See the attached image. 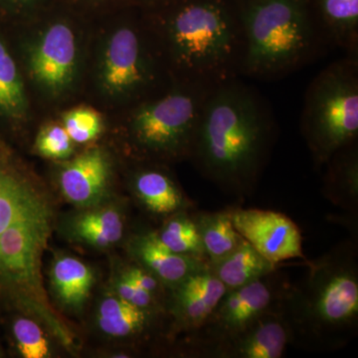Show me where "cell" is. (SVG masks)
I'll list each match as a JSON object with an SVG mask.
<instances>
[{
  "instance_id": "6da1fadb",
  "label": "cell",
  "mask_w": 358,
  "mask_h": 358,
  "mask_svg": "<svg viewBox=\"0 0 358 358\" xmlns=\"http://www.w3.org/2000/svg\"><path fill=\"white\" fill-rule=\"evenodd\" d=\"M275 138L267 101L237 78L207 94L189 159L224 193L246 199L258 185Z\"/></svg>"
},
{
  "instance_id": "7a4b0ae2",
  "label": "cell",
  "mask_w": 358,
  "mask_h": 358,
  "mask_svg": "<svg viewBox=\"0 0 358 358\" xmlns=\"http://www.w3.org/2000/svg\"><path fill=\"white\" fill-rule=\"evenodd\" d=\"M358 256L352 240L315 260L300 282L288 285L281 308L294 333V345L331 352L355 338L358 324Z\"/></svg>"
},
{
  "instance_id": "3957f363",
  "label": "cell",
  "mask_w": 358,
  "mask_h": 358,
  "mask_svg": "<svg viewBox=\"0 0 358 358\" xmlns=\"http://www.w3.org/2000/svg\"><path fill=\"white\" fill-rule=\"evenodd\" d=\"M178 83L212 89L241 78L244 33L238 0H178L164 21Z\"/></svg>"
},
{
  "instance_id": "277c9868",
  "label": "cell",
  "mask_w": 358,
  "mask_h": 358,
  "mask_svg": "<svg viewBox=\"0 0 358 358\" xmlns=\"http://www.w3.org/2000/svg\"><path fill=\"white\" fill-rule=\"evenodd\" d=\"M244 33L241 77L271 81L301 69L329 45L313 0H238Z\"/></svg>"
},
{
  "instance_id": "5b68a950",
  "label": "cell",
  "mask_w": 358,
  "mask_h": 358,
  "mask_svg": "<svg viewBox=\"0 0 358 358\" xmlns=\"http://www.w3.org/2000/svg\"><path fill=\"white\" fill-rule=\"evenodd\" d=\"M53 224L54 211L46 199L0 235V289L71 350L74 336L50 307L42 284V257Z\"/></svg>"
},
{
  "instance_id": "8992f818",
  "label": "cell",
  "mask_w": 358,
  "mask_h": 358,
  "mask_svg": "<svg viewBox=\"0 0 358 358\" xmlns=\"http://www.w3.org/2000/svg\"><path fill=\"white\" fill-rule=\"evenodd\" d=\"M301 133L317 169L357 141L358 57L346 56L313 78L303 100Z\"/></svg>"
},
{
  "instance_id": "52a82bcc",
  "label": "cell",
  "mask_w": 358,
  "mask_h": 358,
  "mask_svg": "<svg viewBox=\"0 0 358 358\" xmlns=\"http://www.w3.org/2000/svg\"><path fill=\"white\" fill-rule=\"evenodd\" d=\"M211 89L178 83L141 103L131 120V138L143 155L160 160L189 159L200 114Z\"/></svg>"
},
{
  "instance_id": "ba28073f",
  "label": "cell",
  "mask_w": 358,
  "mask_h": 358,
  "mask_svg": "<svg viewBox=\"0 0 358 358\" xmlns=\"http://www.w3.org/2000/svg\"><path fill=\"white\" fill-rule=\"evenodd\" d=\"M288 285L275 270L241 288L228 289L203 326L188 334V353L210 358L219 346L279 308Z\"/></svg>"
},
{
  "instance_id": "9c48e42d",
  "label": "cell",
  "mask_w": 358,
  "mask_h": 358,
  "mask_svg": "<svg viewBox=\"0 0 358 358\" xmlns=\"http://www.w3.org/2000/svg\"><path fill=\"white\" fill-rule=\"evenodd\" d=\"M226 210L245 241L271 263L278 266L291 259L308 262L300 228L282 212L241 207Z\"/></svg>"
},
{
  "instance_id": "30bf717a",
  "label": "cell",
  "mask_w": 358,
  "mask_h": 358,
  "mask_svg": "<svg viewBox=\"0 0 358 358\" xmlns=\"http://www.w3.org/2000/svg\"><path fill=\"white\" fill-rule=\"evenodd\" d=\"M155 65L145 51L140 33L129 26L110 37L103 60L102 80L115 95L141 94L155 81Z\"/></svg>"
},
{
  "instance_id": "8fae6325",
  "label": "cell",
  "mask_w": 358,
  "mask_h": 358,
  "mask_svg": "<svg viewBox=\"0 0 358 358\" xmlns=\"http://www.w3.org/2000/svg\"><path fill=\"white\" fill-rule=\"evenodd\" d=\"M227 291L210 265L169 289L167 315L174 333L188 336L203 326Z\"/></svg>"
},
{
  "instance_id": "7c38bea8",
  "label": "cell",
  "mask_w": 358,
  "mask_h": 358,
  "mask_svg": "<svg viewBox=\"0 0 358 358\" xmlns=\"http://www.w3.org/2000/svg\"><path fill=\"white\" fill-rule=\"evenodd\" d=\"M294 341L293 329L280 306L216 348L210 358H281Z\"/></svg>"
},
{
  "instance_id": "4fadbf2b",
  "label": "cell",
  "mask_w": 358,
  "mask_h": 358,
  "mask_svg": "<svg viewBox=\"0 0 358 358\" xmlns=\"http://www.w3.org/2000/svg\"><path fill=\"white\" fill-rule=\"evenodd\" d=\"M110 178L109 157L100 148H92L63 167L59 186L70 203L79 208H88L103 203Z\"/></svg>"
},
{
  "instance_id": "5bb4252c",
  "label": "cell",
  "mask_w": 358,
  "mask_h": 358,
  "mask_svg": "<svg viewBox=\"0 0 358 358\" xmlns=\"http://www.w3.org/2000/svg\"><path fill=\"white\" fill-rule=\"evenodd\" d=\"M76 40L65 23H56L45 31L30 57L33 76L46 88L63 89L70 83L76 67Z\"/></svg>"
},
{
  "instance_id": "9a60e30c",
  "label": "cell",
  "mask_w": 358,
  "mask_h": 358,
  "mask_svg": "<svg viewBox=\"0 0 358 358\" xmlns=\"http://www.w3.org/2000/svg\"><path fill=\"white\" fill-rule=\"evenodd\" d=\"M128 252L134 263L147 268L169 289L209 266L206 261L180 255L166 248L155 236V231L131 237L128 242Z\"/></svg>"
},
{
  "instance_id": "2e32d148",
  "label": "cell",
  "mask_w": 358,
  "mask_h": 358,
  "mask_svg": "<svg viewBox=\"0 0 358 358\" xmlns=\"http://www.w3.org/2000/svg\"><path fill=\"white\" fill-rule=\"evenodd\" d=\"M131 189L143 208L157 217L167 218L194 205L166 171L143 167L134 174Z\"/></svg>"
},
{
  "instance_id": "e0dca14e",
  "label": "cell",
  "mask_w": 358,
  "mask_h": 358,
  "mask_svg": "<svg viewBox=\"0 0 358 358\" xmlns=\"http://www.w3.org/2000/svg\"><path fill=\"white\" fill-rule=\"evenodd\" d=\"M67 235L74 241L98 249L119 243L126 230V215L119 205L99 204L82 208L71 216L65 225Z\"/></svg>"
},
{
  "instance_id": "ac0fdd59",
  "label": "cell",
  "mask_w": 358,
  "mask_h": 358,
  "mask_svg": "<svg viewBox=\"0 0 358 358\" xmlns=\"http://www.w3.org/2000/svg\"><path fill=\"white\" fill-rule=\"evenodd\" d=\"M164 315L136 307L110 292L99 303L96 322L99 329L110 338L141 341L155 331Z\"/></svg>"
},
{
  "instance_id": "d6986e66",
  "label": "cell",
  "mask_w": 358,
  "mask_h": 358,
  "mask_svg": "<svg viewBox=\"0 0 358 358\" xmlns=\"http://www.w3.org/2000/svg\"><path fill=\"white\" fill-rule=\"evenodd\" d=\"M322 194L346 211L357 212L358 206L357 141L339 150L327 162Z\"/></svg>"
},
{
  "instance_id": "ffe728a7",
  "label": "cell",
  "mask_w": 358,
  "mask_h": 358,
  "mask_svg": "<svg viewBox=\"0 0 358 358\" xmlns=\"http://www.w3.org/2000/svg\"><path fill=\"white\" fill-rule=\"evenodd\" d=\"M50 275L52 289L60 305L73 312L82 310L95 284L92 268L76 257L59 256L52 264Z\"/></svg>"
},
{
  "instance_id": "44dd1931",
  "label": "cell",
  "mask_w": 358,
  "mask_h": 358,
  "mask_svg": "<svg viewBox=\"0 0 358 358\" xmlns=\"http://www.w3.org/2000/svg\"><path fill=\"white\" fill-rule=\"evenodd\" d=\"M329 43L358 57V0H313Z\"/></svg>"
},
{
  "instance_id": "7402d4cb",
  "label": "cell",
  "mask_w": 358,
  "mask_h": 358,
  "mask_svg": "<svg viewBox=\"0 0 358 358\" xmlns=\"http://www.w3.org/2000/svg\"><path fill=\"white\" fill-rule=\"evenodd\" d=\"M210 268L227 289L241 288L277 270V266L264 258L244 239L232 253L211 264Z\"/></svg>"
},
{
  "instance_id": "603a6c76",
  "label": "cell",
  "mask_w": 358,
  "mask_h": 358,
  "mask_svg": "<svg viewBox=\"0 0 358 358\" xmlns=\"http://www.w3.org/2000/svg\"><path fill=\"white\" fill-rule=\"evenodd\" d=\"M209 265L223 260L243 241L227 210L192 214Z\"/></svg>"
},
{
  "instance_id": "cb8c5ba5",
  "label": "cell",
  "mask_w": 358,
  "mask_h": 358,
  "mask_svg": "<svg viewBox=\"0 0 358 358\" xmlns=\"http://www.w3.org/2000/svg\"><path fill=\"white\" fill-rule=\"evenodd\" d=\"M45 199L27 181L0 164V235Z\"/></svg>"
},
{
  "instance_id": "d4e9b609",
  "label": "cell",
  "mask_w": 358,
  "mask_h": 358,
  "mask_svg": "<svg viewBox=\"0 0 358 358\" xmlns=\"http://www.w3.org/2000/svg\"><path fill=\"white\" fill-rule=\"evenodd\" d=\"M155 236L166 248L180 255L194 257L208 262L196 223L188 210L179 211L164 219Z\"/></svg>"
},
{
  "instance_id": "484cf974",
  "label": "cell",
  "mask_w": 358,
  "mask_h": 358,
  "mask_svg": "<svg viewBox=\"0 0 358 358\" xmlns=\"http://www.w3.org/2000/svg\"><path fill=\"white\" fill-rule=\"evenodd\" d=\"M26 96L15 62L0 41V112L20 117L25 112Z\"/></svg>"
},
{
  "instance_id": "4316f807",
  "label": "cell",
  "mask_w": 358,
  "mask_h": 358,
  "mask_svg": "<svg viewBox=\"0 0 358 358\" xmlns=\"http://www.w3.org/2000/svg\"><path fill=\"white\" fill-rule=\"evenodd\" d=\"M11 333L14 343L21 357L49 358L52 348L43 327L38 320L30 317H18L13 320Z\"/></svg>"
},
{
  "instance_id": "83f0119b",
  "label": "cell",
  "mask_w": 358,
  "mask_h": 358,
  "mask_svg": "<svg viewBox=\"0 0 358 358\" xmlns=\"http://www.w3.org/2000/svg\"><path fill=\"white\" fill-rule=\"evenodd\" d=\"M64 129L74 143H89L102 131V120L95 110L81 108L66 115Z\"/></svg>"
},
{
  "instance_id": "f1b7e54d",
  "label": "cell",
  "mask_w": 358,
  "mask_h": 358,
  "mask_svg": "<svg viewBox=\"0 0 358 358\" xmlns=\"http://www.w3.org/2000/svg\"><path fill=\"white\" fill-rule=\"evenodd\" d=\"M112 292L122 300L129 301L136 307L150 312L167 315V306L164 301L140 288L122 272L115 275Z\"/></svg>"
},
{
  "instance_id": "f546056e",
  "label": "cell",
  "mask_w": 358,
  "mask_h": 358,
  "mask_svg": "<svg viewBox=\"0 0 358 358\" xmlns=\"http://www.w3.org/2000/svg\"><path fill=\"white\" fill-rule=\"evenodd\" d=\"M73 141L64 127L49 126L37 136L36 150L40 155L53 159H64L73 152Z\"/></svg>"
}]
</instances>
